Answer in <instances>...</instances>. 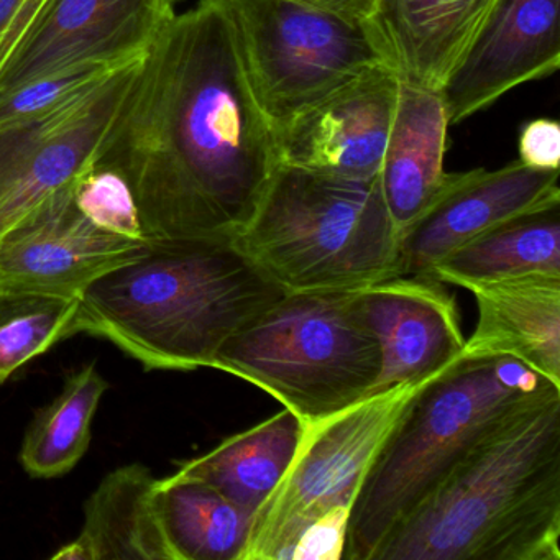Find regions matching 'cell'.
I'll return each instance as SVG.
<instances>
[{
	"mask_svg": "<svg viewBox=\"0 0 560 560\" xmlns=\"http://www.w3.org/2000/svg\"><path fill=\"white\" fill-rule=\"evenodd\" d=\"M145 57L51 113L0 126V238L103 159Z\"/></svg>",
	"mask_w": 560,
	"mask_h": 560,
	"instance_id": "9",
	"label": "cell"
},
{
	"mask_svg": "<svg viewBox=\"0 0 560 560\" xmlns=\"http://www.w3.org/2000/svg\"><path fill=\"white\" fill-rule=\"evenodd\" d=\"M448 126L447 107L439 91L399 81L378 175L383 201L399 232L425 214L457 175L444 168Z\"/></svg>",
	"mask_w": 560,
	"mask_h": 560,
	"instance_id": "18",
	"label": "cell"
},
{
	"mask_svg": "<svg viewBox=\"0 0 560 560\" xmlns=\"http://www.w3.org/2000/svg\"><path fill=\"white\" fill-rule=\"evenodd\" d=\"M155 500L173 560H242L254 513L178 475L156 480Z\"/></svg>",
	"mask_w": 560,
	"mask_h": 560,
	"instance_id": "22",
	"label": "cell"
},
{
	"mask_svg": "<svg viewBox=\"0 0 560 560\" xmlns=\"http://www.w3.org/2000/svg\"><path fill=\"white\" fill-rule=\"evenodd\" d=\"M304 431L306 424L284 408L225 439L208 454L179 465L175 475L209 485L255 516L287 474Z\"/></svg>",
	"mask_w": 560,
	"mask_h": 560,
	"instance_id": "21",
	"label": "cell"
},
{
	"mask_svg": "<svg viewBox=\"0 0 560 560\" xmlns=\"http://www.w3.org/2000/svg\"><path fill=\"white\" fill-rule=\"evenodd\" d=\"M399 78L376 68L275 127L280 165L349 179L378 178Z\"/></svg>",
	"mask_w": 560,
	"mask_h": 560,
	"instance_id": "11",
	"label": "cell"
},
{
	"mask_svg": "<svg viewBox=\"0 0 560 560\" xmlns=\"http://www.w3.org/2000/svg\"><path fill=\"white\" fill-rule=\"evenodd\" d=\"M147 54L129 58H91L55 68L25 83L0 91V126L44 116L83 94L96 90L119 71L142 60Z\"/></svg>",
	"mask_w": 560,
	"mask_h": 560,
	"instance_id": "25",
	"label": "cell"
},
{
	"mask_svg": "<svg viewBox=\"0 0 560 560\" xmlns=\"http://www.w3.org/2000/svg\"><path fill=\"white\" fill-rule=\"evenodd\" d=\"M560 205L559 172L520 160L457 173L447 191L401 232L402 277L429 278L445 257L508 219Z\"/></svg>",
	"mask_w": 560,
	"mask_h": 560,
	"instance_id": "12",
	"label": "cell"
},
{
	"mask_svg": "<svg viewBox=\"0 0 560 560\" xmlns=\"http://www.w3.org/2000/svg\"><path fill=\"white\" fill-rule=\"evenodd\" d=\"M363 316L382 350L375 393L435 378L465 346L454 298L432 278L399 277L360 290Z\"/></svg>",
	"mask_w": 560,
	"mask_h": 560,
	"instance_id": "14",
	"label": "cell"
},
{
	"mask_svg": "<svg viewBox=\"0 0 560 560\" xmlns=\"http://www.w3.org/2000/svg\"><path fill=\"white\" fill-rule=\"evenodd\" d=\"M97 163L132 186L147 238H235L280 165L224 0L173 12Z\"/></svg>",
	"mask_w": 560,
	"mask_h": 560,
	"instance_id": "1",
	"label": "cell"
},
{
	"mask_svg": "<svg viewBox=\"0 0 560 560\" xmlns=\"http://www.w3.org/2000/svg\"><path fill=\"white\" fill-rule=\"evenodd\" d=\"M106 389V380L90 363L73 373L63 392L38 412L21 452L32 477H60L83 458L90 447L91 422Z\"/></svg>",
	"mask_w": 560,
	"mask_h": 560,
	"instance_id": "23",
	"label": "cell"
},
{
	"mask_svg": "<svg viewBox=\"0 0 560 560\" xmlns=\"http://www.w3.org/2000/svg\"><path fill=\"white\" fill-rule=\"evenodd\" d=\"M55 4L57 0H0V77Z\"/></svg>",
	"mask_w": 560,
	"mask_h": 560,
	"instance_id": "27",
	"label": "cell"
},
{
	"mask_svg": "<svg viewBox=\"0 0 560 560\" xmlns=\"http://www.w3.org/2000/svg\"><path fill=\"white\" fill-rule=\"evenodd\" d=\"M349 510H336L311 524L291 549L288 560H342Z\"/></svg>",
	"mask_w": 560,
	"mask_h": 560,
	"instance_id": "28",
	"label": "cell"
},
{
	"mask_svg": "<svg viewBox=\"0 0 560 560\" xmlns=\"http://www.w3.org/2000/svg\"><path fill=\"white\" fill-rule=\"evenodd\" d=\"M284 294L232 238H163L81 293L70 337L109 339L149 370L212 369Z\"/></svg>",
	"mask_w": 560,
	"mask_h": 560,
	"instance_id": "3",
	"label": "cell"
},
{
	"mask_svg": "<svg viewBox=\"0 0 560 560\" xmlns=\"http://www.w3.org/2000/svg\"><path fill=\"white\" fill-rule=\"evenodd\" d=\"M560 67V0H498L470 51L441 94L460 124Z\"/></svg>",
	"mask_w": 560,
	"mask_h": 560,
	"instance_id": "13",
	"label": "cell"
},
{
	"mask_svg": "<svg viewBox=\"0 0 560 560\" xmlns=\"http://www.w3.org/2000/svg\"><path fill=\"white\" fill-rule=\"evenodd\" d=\"M497 2L375 0L363 21L401 83L441 93Z\"/></svg>",
	"mask_w": 560,
	"mask_h": 560,
	"instance_id": "16",
	"label": "cell"
},
{
	"mask_svg": "<svg viewBox=\"0 0 560 560\" xmlns=\"http://www.w3.org/2000/svg\"><path fill=\"white\" fill-rule=\"evenodd\" d=\"M235 244L287 293L362 290L402 277L401 232L378 178L278 165Z\"/></svg>",
	"mask_w": 560,
	"mask_h": 560,
	"instance_id": "5",
	"label": "cell"
},
{
	"mask_svg": "<svg viewBox=\"0 0 560 560\" xmlns=\"http://www.w3.org/2000/svg\"><path fill=\"white\" fill-rule=\"evenodd\" d=\"M428 382L393 386L306 425L287 474L255 513L242 560H288L311 524L350 511L386 435Z\"/></svg>",
	"mask_w": 560,
	"mask_h": 560,
	"instance_id": "8",
	"label": "cell"
},
{
	"mask_svg": "<svg viewBox=\"0 0 560 560\" xmlns=\"http://www.w3.org/2000/svg\"><path fill=\"white\" fill-rule=\"evenodd\" d=\"M471 293L478 319L460 359L510 357L560 386V277L533 275Z\"/></svg>",
	"mask_w": 560,
	"mask_h": 560,
	"instance_id": "17",
	"label": "cell"
},
{
	"mask_svg": "<svg viewBox=\"0 0 560 560\" xmlns=\"http://www.w3.org/2000/svg\"><path fill=\"white\" fill-rule=\"evenodd\" d=\"M533 275L560 277V205L501 222L439 261L429 278L471 291Z\"/></svg>",
	"mask_w": 560,
	"mask_h": 560,
	"instance_id": "20",
	"label": "cell"
},
{
	"mask_svg": "<svg viewBox=\"0 0 560 560\" xmlns=\"http://www.w3.org/2000/svg\"><path fill=\"white\" fill-rule=\"evenodd\" d=\"M212 369L254 383L310 425L373 395L382 350L360 290L287 293L222 346Z\"/></svg>",
	"mask_w": 560,
	"mask_h": 560,
	"instance_id": "6",
	"label": "cell"
},
{
	"mask_svg": "<svg viewBox=\"0 0 560 560\" xmlns=\"http://www.w3.org/2000/svg\"><path fill=\"white\" fill-rule=\"evenodd\" d=\"M73 201L103 231L130 241L150 242L143 232L132 186L119 170L96 163L81 173L73 182Z\"/></svg>",
	"mask_w": 560,
	"mask_h": 560,
	"instance_id": "26",
	"label": "cell"
},
{
	"mask_svg": "<svg viewBox=\"0 0 560 560\" xmlns=\"http://www.w3.org/2000/svg\"><path fill=\"white\" fill-rule=\"evenodd\" d=\"M549 385L510 357L460 359L429 380L386 435L357 491L342 560H372L389 530L481 435Z\"/></svg>",
	"mask_w": 560,
	"mask_h": 560,
	"instance_id": "4",
	"label": "cell"
},
{
	"mask_svg": "<svg viewBox=\"0 0 560 560\" xmlns=\"http://www.w3.org/2000/svg\"><path fill=\"white\" fill-rule=\"evenodd\" d=\"M372 560H560V388L508 412Z\"/></svg>",
	"mask_w": 560,
	"mask_h": 560,
	"instance_id": "2",
	"label": "cell"
},
{
	"mask_svg": "<svg viewBox=\"0 0 560 560\" xmlns=\"http://www.w3.org/2000/svg\"><path fill=\"white\" fill-rule=\"evenodd\" d=\"M156 478L143 465L117 468L84 510L80 536L51 559L173 560L155 500Z\"/></svg>",
	"mask_w": 560,
	"mask_h": 560,
	"instance_id": "19",
	"label": "cell"
},
{
	"mask_svg": "<svg viewBox=\"0 0 560 560\" xmlns=\"http://www.w3.org/2000/svg\"><path fill=\"white\" fill-rule=\"evenodd\" d=\"M149 244L97 228L74 205L71 183L0 238V291L80 298Z\"/></svg>",
	"mask_w": 560,
	"mask_h": 560,
	"instance_id": "10",
	"label": "cell"
},
{
	"mask_svg": "<svg viewBox=\"0 0 560 560\" xmlns=\"http://www.w3.org/2000/svg\"><path fill=\"white\" fill-rule=\"evenodd\" d=\"M175 0H57L0 77V91L91 58L147 54Z\"/></svg>",
	"mask_w": 560,
	"mask_h": 560,
	"instance_id": "15",
	"label": "cell"
},
{
	"mask_svg": "<svg viewBox=\"0 0 560 560\" xmlns=\"http://www.w3.org/2000/svg\"><path fill=\"white\" fill-rule=\"evenodd\" d=\"M80 298L0 291V383L25 363L70 339Z\"/></svg>",
	"mask_w": 560,
	"mask_h": 560,
	"instance_id": "24",
	"label": "cell"
},
{
	"mask_svg": "<svg viewBox=\"0 0 560 560\" xmlns=\"http://www.w3.org/2000/svg\"><path fill=\"white\" fill-rule=\"evenodd\" d=\"M224 4L248 88L273 129L357 78L388 67L362 19L301 0Z\"/></svg>",
	"mask_w": 560,
	"mask_h": 560,
	"instance_id": "7",
	"label": "cell"
},
{
	"mask_svg": "<svg viewBox=\"0 0 560 560\" xmlns=\"http://www.w3.org/2000/svg\"><path fill=\"white\" fill-rule=\"evenodd\" d=\"M314 8L326 9L350 19H365L375 0H301Z\"/></svg>",
	"mask_w": 560,
	"mask_h": 560,
	"instance_id": "30",
	"label": "cell"
},
{
	"mask_svg": "<svg viewBox=\"0 0 560 560\" xmlns=\"http://www.w3.org/2000/svg\"><path fill=\"white\" fill-rule=\"evenodd\" d=\"M517 160L530 168L559 172V122L540 117L524 124L517 137Z\"/></svg>",
	"mask_w": 560,
	"mask_h": 560,
	"instance_id": "29",
	"label": "cell"
}]
</instances>
